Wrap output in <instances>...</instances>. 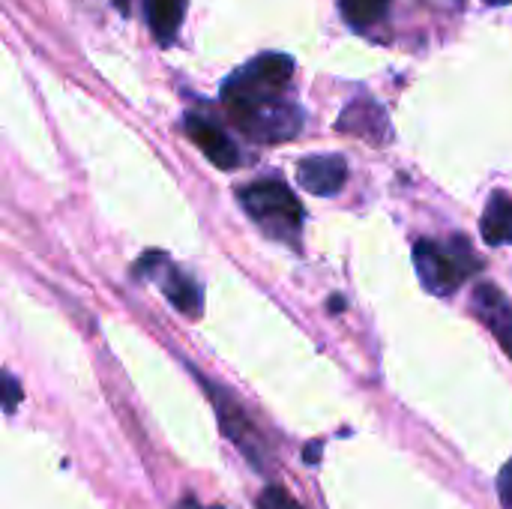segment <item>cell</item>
<instances>
[{"label": "cell", "instance_id": "1", "mask_svg": "<svg viewBox=\"0 0 512 509\" xmlns=\"http://www.w3.org/2000/svg\"><path fill=\"white\" fill-rule=\"evenodd\" d=\"M291 75H294V60L288 54H276V51L258 54L222 84V105L225 111H237L246 105L282 99L285 87L291 84Z\"/></svg>", "mask_w": 512, "mask_h": 509}, {"label": "cell", "instance_id": "2", "mask_svg": "<svg viewBox=\"0 0 512 509\" xmlns=\"http://www.w3.org/2000/svg\"><path fill=\"white\" fill-rule=\"evenodd\" d=\"M243 210L279 240H297L303 228V204L282 180H258L240 189Z\"/></svg>", "mask_w": 512, "mask_h": 509}, {"label": "cell", "instance_id": "3", "mask_svg": "<svg viewBox=\"0 0 512 509\" xmlns=\"http://www.w3.org/2000/svg\"><path fill=\"white\" fill-rule=\"evenodd\" d=\"M414 264H417V276L426 285V291L444 297V294H453L465 282V276L471 273L468 264H480V261L471 252V246H465V240L456 237L450 249H444L432 240H420L414 246Z\"/></svg>", "mask_w": 512, "mask_h": 509}, {"label": "cell", "instance_id": "4", "mask_svg": "<svg viewBox=\"0 0 512 509\" xmlns=\"http://www.w3.org/2000/svg\"><path fill=\"white\" fill-rule=\"evenodd\" d=\"M228 117L234 120V126L249 135L252 141H264V144H276V141H288L303 129V111L300 105L282 99H270V102H258V105H246L237 111H228Z\"/></svg>", "mask_w": 512, "mask_h": 509}, {"label": "cell", "instance_id": "5", "mask_svg": "<svg viewBox=\"0 0 512 509\" xmlns=\"http://www.w3.org/2000/svg\"><path fill=\"white\" fill-rule=\"evenodd\" d=\"M297 180H300V186L306 192H312L318 198H330V195H336L345 186L348 165H345L342 156H333V153H327V156H306L297 165Z\"/></svg>", "mask_w": 512, "mask_h": 509}, {"label": "cell", "instance_id": "6", "mask_svg": "<svg viewBox=\"0 0 512 509\" xmlns=\"http://www.w3.org/2000/svg\"><path fill=\"white\" fill-rule=\"evenodd\" d=\"M339 132H348V135H357V138H366L372 144H387L390 141V120L384 114V108L372 99H357L351 102L339 123H336Z\"/></svg>", "mask_w": 512, "mask_h": 509}, {"label": "cell", "instance_id": "7", "mask_svg": "<svg viewBox=\"0 0 512 509\" xmlns=\"http://www.w3.org/2000/svg\"><path fill=\"white\" fill-rule=\"evenodd\" d=\"M186 135L198 144V150L222 171H231L240 165V150L234 147V141L210 120L198 117V114H189L186 117Z\"/></svg>", "mask_w": 512, "mask_h": 509}, {"label": "cell", "instance_id": "8", "mask_svg": "<svg viewBox=\"0 0 512 509\" xmlns=\"http://www.w3.org/2000/svg\"><path fill=\"white\" fill-rule=\"evenodd\" d=\"M474 306L483 324L495 333L501 348L512 357V303L495 288V285H477Z\"/></svg>", "mask_w": 512, "mask_h": 509}, {"label": "cell", "instance_id": "9", "mask_svg": "<svg viewBox=\"0 0 512 509\" xmlns=\"http://www.w3.org/2000/svg\"><path fill=\"white\" fill-rule=\"evenodd\" d=\"M210 387V393H213V399H216V408H219V420H222V429H225V435L252 459V462H258L261 459V447H258V435H255V429L249 426V420H246V414H243V408H237L234 402H228L219 390H213V384H207ZM261 465V462H258Z\"/></svg>", "mask_w": 512, "mask_h": 509}, {"label": "cell", "instance_id": "10", "mask_svg": "<svg viewBox=\"0 0 512 509\" xmlns=\"http://www.w3.org/2000/svg\"><path fill=\"white\" fill-rule=\"evenodd\" d=\"M162 291H165V297L183 312V315H189V318H198L201 315V309H204V297H201V288H198V282L192 279V276H186V273H180L177 267H171L168 261L162 264Z\"/></svg>", "mask_w": 512, "mask_h": 509}, {"label": "cell", "instance_id": "11", "mask_svg": "<svg viewBox=\"0 0 512 509\" xmlns=\"http://www.w3.org/2000/svg\"><path fill=\"white\" fill-rule=\"evenodd\" d=\"M480 234L492 246H507L512 243V198L507 192H495L483 210L480 219Z\"/></svg>", "mask_w": 512, "mask_h": 509}, {"label": "cell", "instance_id": "12", "mask_svg": "<svg viewBox=\"0 0 512 509\" xmlns=\"http://www.w3.org/2000/svg\"><path fill=\"white\" fill-rule=\"evenodd\" d=\"M147 9V24L159 42H171L183 24L186 15V0H144Z\"/></svg>", "mask_w": 512, "mask_h": 509}, {"label": "cell", "instance_id": "13", "mask_svg": "<svg viewBox=\"0 0 512 509\" xmlns=\"http://www.w3.org/2000/svg\"><path fill=\"white\" fill-rule=\"evenodd\" d=\"M339 9L351 27L363 30V27H372L375 21H381L387 15L390 0H339Z\"/></svg>", "mask_w": 512, "mask_h": 509}, {"label": "cell", "instance_id": "14", "mask_svg": "<svg viewBox=\"0 0 512 509\" xmlns=\"http://www.w3.org/2000/svg\"><path fill=\"white\" fill-rule=\"evenodd\" d=\"M258 509H303L282 486H267L258 495Z\"/></svg>", "mask_w": 512, "mask_h": 509}, {"label": "cell", "instance_id": "15", "mask_svg": "<svg viewBox=\"0 0 512 509\" xmlns=\"http://www.w3.org/2000/svg\"><path fill=\"white\" fill-rule=\"evenodd\" d=\"M18 405H21V387H18V381L12 375L0 372V408L6 414H12Z\"/></svg>", "mask_w": 512, "mask_h": 509}, {"label": "cell", "instance_id": "16", "mask_svg": "<svg viewBox=\"0 0 512 509\" xmlns=\"http://www.w3.org/2000/svg\"><path fill=\"white\" fill-rule=\"evenodd\" d=\"M498 495H501V504L512 509V459L504 465V471L498 477Z\"/></svg>", "mask_w": 512, "mask_h": 509}, {"label": "cell", "instance_id": "17", "mask_svg": "<svg viewBox=\"0 0 512 509\" xmlns=\"http://www.w3.org/2000/svg\"><path fill=\"white\" fill-rule=\"evenodd\" d=\"M177 509H222V507H201L195 498H183V501L177 504Z\"/></svg>", "mask_w": 512, "mask_h": 509}, {"label": "cell", "instance_id": "18", "mask_svg": "<svg viewBox=\"0 0 512 509\" xmlns=\"http://www.w3.org/2000/svg\"><path fill=\"white\" fill-rule=\"evenodd\" d=\"M489 6H507V3H512V0H486Z\"/></svg>", "mask_w": 512, "mask_h": 509}]
</instances>
